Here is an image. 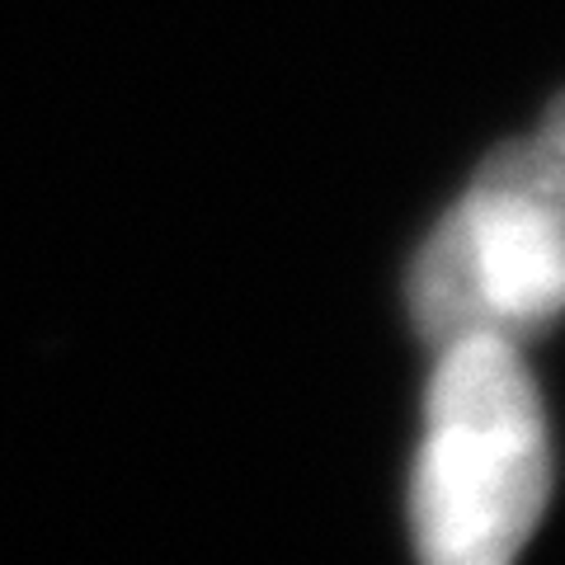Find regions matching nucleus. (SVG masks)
Segmentation results:
<instances>
[{
    "label": "nucleus",
    "mask_w": 565,
    "mask_h": 565,
    "mask_svg": "<svg viewBox=\"0 0 565 565\" xmlns=\"http://www.w3.org/2000/svg\"><path fill=\"white\" fill-rule=\"evenodd\" d=\"M552 494L542 396L514 340L438 344L411 486L415 546L429 565H504Z\"/></svg>",
    "instance_id": "nucleus-1"
},
{
    "label": "nucleus",
    "mask_w": 565,
    "mask_h": 565,
    "mask_svg": "<svg viewBox=\"0 0 565 565\" xmlns=\"http://www.w3.org/2000/svg\"><path fill=\"white\" fill-rule=\"evenodd\" d=\"M411 311L434 349L462 334L527 340L565 316V95L533 137L476 170L411 274Z\"/></svg>",
    "instance_id": "nucleus-2"
}]
</instances>
